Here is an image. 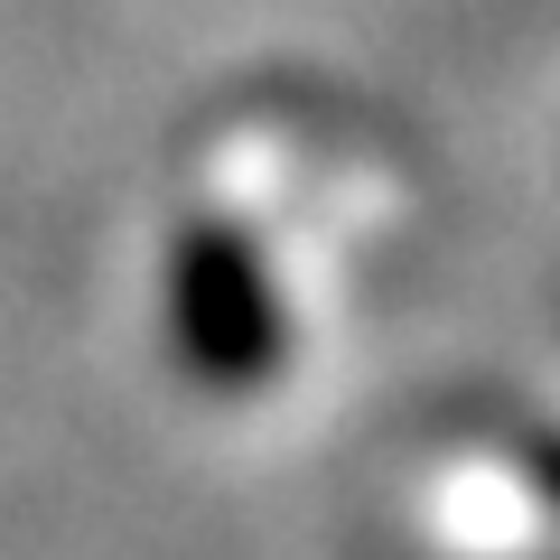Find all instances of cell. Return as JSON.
I'll return each instance as SVG.
<instances>
[{
	"label": "cell",
	"mask_w": 560,
	"mask_h": 560,
	"mask_svg": "<svg viewBox=\"0 0 560 560\" xmlns=\"http://www.w3.org/2000/svg\"><path fill=\"white\" fill-rule=\"evenodd\" d=\"M168 327H178L187 364H206L215 383H253L280 355V300L261 253L234 224H187L168 253Z\"/></svg>",
	"instance_id": "obj_1"
}]
</instances>
